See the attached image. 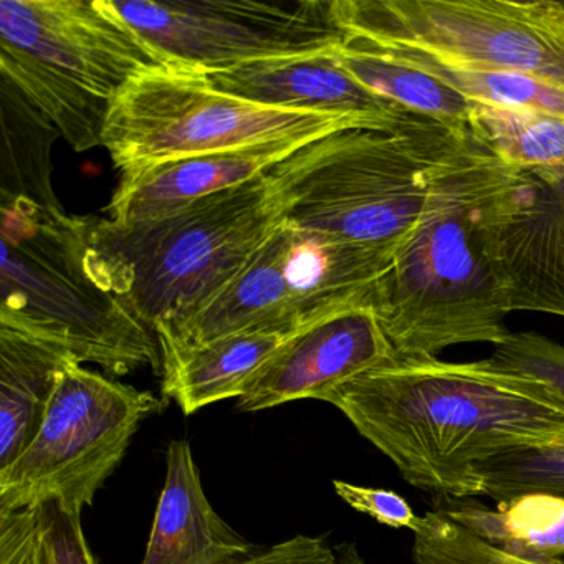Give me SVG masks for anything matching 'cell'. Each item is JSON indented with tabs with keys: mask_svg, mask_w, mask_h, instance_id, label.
Instances as JSON below:
<instances>
[{
	"mask_svg": "<svg viewBox=\"0 0 564 564\" xmlns=\"http://www.w3.org/2000/svg\"><path fill=\"white\" fill-rule=\"evenodd\" d=\"M434 510L513 560L564 561V498L530 494L495 508L475 498H435Z\"/></svg>",
	"mask_w": 564,
	"mask_h": 564,
	"instance_id": "obj_19",
	"label": "cell"
},
{
	"mask_svg": "<svg viewBox=\"0 0 564 564\" xmlns=\"http://www.w3.org/2000/svg\"><path fill=\"white\" fill-rule=\"evenodd\" d=\"M394 359L371 303L346 306L290 336L249 379L237 409L257 412L300 399L322 401L341 382Z\"/></svg>",
	"mask_w": 564,
	"mask_h": 564,
	"instance_id": "obj_12",
	"label": "cell"
},
{
	"mask_svg": "<svg viewBox=\"0 0 564 564\" xmlns=\"http://www.w3.org/2000/svg\"><path fill=\"white\" fill-rule=\"evenodd\" d=\"M313 141L316 140L290 138L167 161L121 174L120 184L107 207V219L115 226L130 227L170 216L196 200L242 186L269 173Z\"/></svg>",
	"mask_w": 564,
	"mask_h": 564,
	"instance_id": "obj_15",
	"label": "cell"
},
{
	"mask_svg": "<svg viewBox=\"0 0 564 564\" xmlns=\"http://www.w3.org/2000/svg\"><path fill=\"white\" fill-rule=\"evenodd\" d=\"M285 217L275 170L170 216L118 227L94 216L95 242L115 290L154 333L232 282Z\"/></svg>",
	"mask_w": 564,
	"mask_h": 564,
	"instance_id": "obj_5",
	"label": "cell"
},
{
	"mask_svg": "<svg viewBox=\"0 0 564 564\" xmlns=\"http://www.w3.org/2000/svg\"><path fill=\"white\" fill-rule=\"evenodd\" d=\"M356 431L435 498L481 497L477 467L564 438V405L488 359H394L333 388Z\"/></svg>",
	"mask_w": 564,
	"mask_h": 564,
	"instance_id": "obj_1",
	"label": "cell"
},
{
	"mask_svg": "<svg viewBox=\"0 0 564 564\" xmlns=\"http://www.w3.org/2000/svg\"><path fill=\"white\" fill-rule=\"evenodd\" d=\"M477 474L481 497L494 498L497 505L530 494L564 498V438L491 458L478 465Z\"/></svg>",
	"mask_w": 564,
	"mask_h": 564,
	"instance_id": "obj_24",
	"label": "cell"
},
{
	"mask_svg": "<svg viewBox=\"0 0 564 564\" xmlns=\"http://www.w3.org/2000/svg\"><path fill=\"white\" fill-rule=\"evenodd\" d=\"M39 533L47 564H97L82 528V514L70 513L58 501L39 507Z\"/></svg>",
	"mask_w": 564,
	"mask_h": 564,
	"instance_id": "obj_26",
	"label": "cell"
},
{
	"mask_svg": "<svg viewBox=\"0 0 564 564\" xmlns=\"http://www.w3.org/2000/svg\"><path fill=\"white\" fill-rule=\"evenodd\" d=\"M171 67L214 72L348 44L333 0H113Z\"/></svg>",
	"mask_w": 564,
	"mask_h": 564,
	"instance_id": "obj_11",
	"label": "cell"
},
{
	"mask_svg": "<svg viewBox=\"0 0 564 564\" xmlns=\"http://www.w3.org/2000/svg\"><path fill=\"white\" fill-rule=\"evenodd\" d=\"M74 361L58 346L0 326V471L31 447L62 372Z\"/></svg>",
	"mask_w": 564,
	"mask_h": 564,
	"instance_id": "obj_17",
	"label": "cell"
},
{
	"mask_svg": "<svg viewBox=\"0 0 564 564\" xmlns=\"http://www.w3.org/2000/svg\"><path fill=\"white\" fill-rule=\"evenodd\" d=\"M343 31L455 67L520 72L564 88V2L333 0Z\"/></svg>",
	"mask_w": 564,
	"mask_h": 564,
	"instance_id": "obj_9",
	"label": "cell"
},
{
	"mask_svg": "<svg viewBox=\"0 0 564 564\" xmlns=\"http://www.w3.org/2000/svg\"><path fill=\"white\" fill-rule=\"evenodd\" d=\"M160 408L153 392L70 362L37 437L0 471V513L58 501L82 514L123 460L141 422Z\"/></svg>",
	"mask_w": 564,
	"mask_h": 564,
	"instance_id": "obj_10",
	"label": "cell"
},
{
	"mask_svg": "<svg viewBox=\"0 0 564 564\" xmlns=\"http://www.w3.org/2000/svg\"><path fill=\"white\" fill-rule=\"evenodd\" d=\"M394 257L283 217L232 282L187 315L156 326L158 345L170 351L243 332L295 335L346 306L371 303Z\"/></svg>",
	"mask_w": 564,
	"mask_h": 564,
	"instance_id": "obj_7",
	"label": "cell"
},
{
	"mask_svg": "<svg viewBox=\"0 0 564 564\" xmlns=\"http://www.w3.org/2000/svg\"><path fill=\"white\" fill-rule=\"evenodd\" d=\"M376 48L441 78L444 84L451 85L458 94L475 104L530 108L541 113L564 118V88L543 78L520 74V72L455 67V65L435 61L434 57L422 52L404 51V48Z\"/></svg>",
	"mask_w": 564,
	"mask_h": 564,
	"instance_id": "obj_22",
	"label": "cell"
},
{
	"mask_svg": "<svg viewBox=\"0 0 564 564\" xmlns=\"http://www.w3.org/2000/svg\"><path fill=\"white\" fill-rule=\"evenodd\" d=\"M292 335L243 332L189 348L161 351L163 394L186 415L239 399L249 379Z\"/></svg>",
	"mask_w": 564,
	"mask_h": 564,
	"instance_id": "obj_18",
	"label": "cell"
},
{
	"mask_svg": "<svg viewBox=\"0 0 564 564\" xmlns=\"http://www.w3.org/2000/svg\"><path fill=\"white\" fill-rule=\"evenodd\" d=\"M468 130L518 170L564 163V118L530 108L477 104Z\"/></svg>",
	"mask_w": 564,
	"mask_h": 564,
	"instance_id": "obj_23",
	"label": "cell"
},
{
	"mask_svg": "<svg viewBox=\"0 0 564 564\" xmlns=\"http://www.w3.org/2000/svg\"><path fill=\"white\" fill-rule=\"evenodd\" d=\"M467 133L405 110L389 127L319 138L273 167L285 219L341 242L398 253L424 214L435 174Z\"/></svg>",
	"mask_w": 564,
	"mask_h": 564,
	"instance_id": "obj_4",
	"label": "cell"
},
{
	"mask_svg": "<svg viewBox=\"0 0 564 564\" xmlns=\"http://www.w3.org/2000/svg\"><path fill=\"white\" fill-rule=\"evenodd\" d=\"M333 487L336 495L352 510L368 514L384 527L408 528L414 533L421 527L422 517L415 514L408 500L395 491L361 487L345 480H333Z\"/></svg>",
	"mask_w": 564,
	"mask_h": 564,
	"instance_id": "obj_28",
	"label": "cell"
},
{
	"mask_svg": "<svg viewBox=\"0 0 564 564\" xmlns=\"http://www.w3.org/2000/svg\"><path fill=\"white\" fill-rule=\"evenodd\" d=\"M335 55L359 84L399 108L454 130H467L470 124L477 104L441 78L352 39L336 48Z\"/></svg>",
	"mask_w": 564,
	"mask_h": 564,
	"instance_id": "obj_20",
	"label": "cell"
},
{
	"mask_svg": "<svg viewBox=\"0 0 564 564\" xmlns=\"http://www.w3.org/2000/svg\"><path fill=\"white\" fill-rule=\"evenodd\" d=\"M259 547L226 523L207 500L189 442H171L141 564H236Z\"/></svg>",
	"mask_w": 564,
	"mask_h": 564,
	"instance_id": "obj_16",
	"label": "cell"
},
{
	"mask_svg": "<svg viewBox=\"0 0 564 564\" xmlns=\"http://www.w3.org/2000/svg\"><path fill=\"white\" fill-rule=\"evenodd\" d=\"M0 564H47L39 508L0 513Z\"/></svg>",
	"mask_w": 564,
	"mask_h": 564,
	"instance_id": "obj_29",
	"label": "cell"
},
{
	"mask_svg": "<svg viewBox=\"0 0 564 564\" xmlns=\"http://www.w3.org/2000/svg\"><path fill=\"white\" fill-rule=\"evenodd\" d=\"M392 123L273 110L214 90L199 72L167 67L140 75L115 98L101 147L128 174L184 158Z\"/></svg>",
	"mask_w": 564,
	"mask_h": 564,
	"instance_id": "obj_8",
	"label": "cell"
},
{
	"mask_svg": "<svg viewBox=\"0 0 564 564\" xmlns=\"http://www.w3.org/2000/svg\"><path fill=\"white\" fill-rule=\"evenodd\" d=\"M2 104V181L0 199L24 197L45 207H61L52 187V144L62 137L55 124L8 78L0 82Z\"/></svg>",
	"mask_w": 564,
	"mask_h": 564,
	"instance_id": "obj_21",
	"label": "cell"
},
{
	"mask_svg": "<svg viewBox=\"0 0 564 564\" xmlns=\"http://www.w3.org/2000/svg\"><path fill=\"white\" fill-rule=\"evenodd\" d=\"M488 361L501 371L536 381L564 405V346L536 333H510Z\"/></svg>",
	"mask_w": 564,
	"mask_h": 564,
	"instance_id": "obj_25",
	"label": "cell"
},
{
	"mask_svg": "<svg viewBox=\"0 0 564 564\" xmlns=\"http://www.w3.org/2000/svg\"><path fill=\"white\" fill-rule=\"evenodd\" d=\"M0 326L34 336L115 376L161 366L151 333L115 290L94 216L24 197L2 200Z\"/></svg>",
	"mask_w": 564,
	"mask_h": 564,
	"instance_id": "obj_3",
	"label": "cell"
},
{
	"mask_svg": "<svg viewBox=\"0 0 564 564\" xmlns=\"http://www.w3.org/2000/svg\"><path fill=\"white\" fill-rule=\"evenodd\" d=\"M513 312L564 318V163L521 170L498 234Z\"/></svg>",
	"mask_w": 564,
	"mask_h": 564,
	"instance_id": "obj_13",
	"label": "cell"
},
{
	"mask_svg": "<svg viewBox=\"0 0 564 564\" xmlns=\"http://www.w3.org/2000/svg\"><path fill=\"white\" fill-rule=\"evenodd\" d=\"M520 183L521 170L470 130L435 174L421 220L371 295L395 359L437 358L467 343L497 346L510 335L498 234Z\"/></svg>",
	"mask_w": 564,
	"mask_h": 564,
	"instance_id": "obj_2",
	"label": "cell"
},
{
	"mask_svg": "<svg viewBox=\"0 0 564 564\" xmlns=\"http://www.w3.org/2000/svg\"><path fill=\"white\" fill-rule=\"evenodd\" d=\"M236 564H366L352 543L332 544L328 536L296 534L272 546L259 547Z\"/></svg>",
	"mask_w": 564,
	"mask_h": 564,
	"instance_id": "obj_27",
	"label": "cell"
},
{
	"mask_svg": "<svg viewBox=\"0 0 564 564\" xmlns=\"http://www.w3.org/2000/svg\"><path fill=\"white\" fill-rule=\"evenodd\" d=\"M203 77L220 94L273 110L339 115L382 124L405 111L359 84L339 64L335 51L246 62L204 72Z\"/></svg>",
	"mask_w": 564,
	"mask_h": 564,
	"instance_id": "obj_14",
	"label": "cell"
},
{
	"mask_svg": "<svg viewBox=\"0 0 564 564\" xmlns=\"http://www.w3.org/2000/svg\"><path fill=\"white\" fill-rule=\"evenodd\" d=\"M484 564H538V563H524V561L513 560V557L507 556L501 553L497 547L491 546L485 541L484 547ZM551 564H564V561H557V563Z\"/></svg>",
	"mask_w": 564,
	"mask_h": 564,
	"instance_id": "obj_30",
	"label": "cell"
},
{
	"mask_svg": "<svg viewBox=\"0 0 564 564\" xmlns=\"http://www.w3.org/2000/svg\"><path fill=\"white\" fill-rule=\"evenodd\" d=\"M171 67L113 0H2L0 72L74 151L101 147L115 98L140 75Z\"/></svg>",
	"mask_w": 564,
	"mask_h": 564,
	"instance_id": "obj_6",
	"label": "cell"
}]
</instances>
